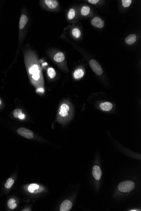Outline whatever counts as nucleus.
<instances>
[{
	"instance_id": "a878e982",
	"label": "nucleus",
	"mask_w": 141,
	"mask_h": 211,
	"mask_svg": "<svg viewBox=\"0 0 141 211\" xmlns=\"http://www.w3.org/2000/svg\"><path fill=\"white\" fill-rule=\"evenodd\" d=\"M1 104V100H0V105Z\"/></svg>"
},
{
	"instance_id": "f8f14e48",
	"label": "nucleus",
	"mask_w": 141,
	"mask_h": 211,
	"mask_svg": "<svg viewBox=\"0 0 141 211\" xmlns=\"http://www.w3.org/2000/svg\"><path fill=\"white\" fill-rule=\"evenodd\" d=\"M137 40V36L134 34H131L127 36L125 38V42L128 45H131L134 43Z\"/></svg>"
},
{
	"instance_id": "6ab92c4d",
	"label": "nucleus",
	"mask_w": 141,
	"mask_h": 211,
	"mask_svg": "<svg viewBox=\"0 0 141 211\" xmlns=\"http://www.w3.org/2000/svg\"><path fill=\"white\" fill-rule=\"evenodd\" d=\"M14 180L11 178H9L6 180V182L5 184V187L7 189L10 188L14 184Z\"/></svg>"
},
{
	"instance_id": "4468645a",
	"label": "nucleus",
	"mask_w": 141,
	"mask_h": 211,
	"mask_svg": "<svg viewBox=\"0 0 141 211\" xmlns=\"http://www.w3.org/2000/svg\"><path fill=\"white\" fill-rule=\"evenodd\" d=\"M84 71L82 69H78L73 73V77L76 79H81L84 75Z\"/></svg>"
},
{
	"instance_id": "dca6fc26",
	"label": "nucleus",
	"mask_w": 141,
	"mask_h": 211,
	"mask_svg": "<svg viewBox=\"0 0 141 211\" xmlns=\"http://www.w3.org/2000/svg\"><path fill=\"white\" fill-rule=\"evenodd\" d=\"M16 201L13 199H11L8 201V203H7V205H8V207L10 209H15L16 208L17 205V204L15 203Z\"/></svg>"
},
{
	"instance_id": "9d476101",
	"label": "nucleus",
	"mask_w": 141,
	"mask_h": 211,
	"mask_svg": "<svg viewBox=\"0 0 141 211\" xmlns=\"http://www.w3.org/2000/svg\"><path fill=\"white\" fill-rule=\"evenodd\" d=\"M28 17L26 15H23L21 16L19 22V28L20 30H22L25 27L26 24L28 22Z\"/></svg>"
},
{
	"instance_id": "7ed1b4c3",
	"label": "nucleus",
	"mask_w": 141,
	"mask_h": 211,
	"mask_svg": "<svg viewBox=\"0 0 141 211\" xmlns=\"http://www.w3.org/2000/svg\"><path fill=\"white\" fill-rule=\"evenodd\" d=\"M71 110L70 106L67 103H63L60 106L59 110V115L62 118H65L69 116V112Z\"/></svg>"
},
{
	"instance_id": "0eeeda50",
	"label": "nucleus",
	"mask_w": 141,
	"mask_h": 211,
	"mask_svg": "<svg viewBox=\"0 0 141 211\" xmlns=\"http://www.w3.org/2000/svg\"><path fill=\"white\" fill-rule=\"evenodd\" d=\"M29 71L31 74L33 75V79L36 80H38L40 78V73L38 67L36 65H34L29 69Z\"/></svg>"
},
{
	"instance_id": "f257e3e1",
	"label": "nucleus",
	"mask_w": 141,
	"mask_h": 211,
	"mask_svg": "<svg viewBox=\"0 0 141 211\" xmlns=\"http://www.w3.org/2000/svg\"><path fill=\"white\" fill-rule=\"evenodd\" d=\"M135 185L133 182L125 181L121 182L118 185V189L121 192L129 193L132 191L135 188Z\"/></svg>"
},
{
	"instance_id": "f03ea898",
	"label": "nucleus",
	"mask_w": 141,
	"mask_h": 211,
	"mask_svg": "<svg viewBox=\"0 0 141 211\" xmlns=\"http://www.w3.org/2000/svg\"><path fill=\"white\" fill-rule=\"evenodd\" d=\"M90 65L92 69L97 75H100L103 73V70L100 64L96 60L92 59L89 62Z\"/></svg>"
},
{
	"instance_id": "a211bd4d",
	"label": "nucleus",
	"mask_w": 141,
	"mask_h": 211,
	"mask_svg": "<svg viewBox=\"0 0 141 211\" xmlns=\"http://www.w3.org/2000/svg\"><path fill=\"white\" fill-rule=\"evenodd\" d=\"M48 74L49 76L51 79H53L55 77L56 75V72L54 69L52 67H50L48 69Z\"/></svg>"
},
{
	"instance_id": "6e6552de",
	"label": "nucleus",
	"mask_w": 141,
	"mask_h": 211,
	"mask_svg": "<svg viewBox=\"0 0 141 211\" xmlns=\"http://www.w3.org/2000/svg\"><path fill=\"white\" fill-rule=\"evenodd\" d=\"M93 176L96 180H99L102 175V171L99 166H93L92 171Z\"/></svg>"
},
{
	"instance_id": "aec40b11",
	"label": "nucleus",
	"mask_w": 141,
	"mask_h": 211,
	"mask_svg": "<svg viewBox=\"0 0 141 211\" xmlns=\"http://www.w3.org/2000/svg\"><path fill=\"white\" fill-rule=\"evenodd\" d=\"M72 34L75 38H79L81 36V32L78 28H75L73 30Z\"/></svg>"
},
{
	"instance_id": "423d86ee",
	"label": "nucleus",
	"mask_w": 141,
	"mask_h": 211,
	"mask_svg": "<svg viewBox=\"0 0 141 211\" xmlns=\"http://www.w3.org/2000/svg\"><path fill=\"white\" fill-rule=\"evenodd\" d=\"M72 203L68 200H64L60 206V211H69L71 209Z\"/></svg>"
},
{
	"instance_id": "20e7f679",
	"label": "nucleus",
	"mask_w": 141,
	"mask_h": 211,
	"mask_svg": "<svg viewBox=\"0 0 141 211\" xmlns=\"http://www.w3.org/2000/svg\"><path fill=\"white\" fill-rule=\"evenodd\" d=\"M17 132L21 136L28 139H31L34 137V134L33 131L26 128L23 127L19 128L17 129Z\"/></svg>"
},
{
	"instance_id": "f3484780",
	"label": "nucleus",
	"mask_w": 141,
	"mask_h": 211,
	"mask_svg": "<svg viewBox=\"0 0 141 211\" xmlns=\"http://www.w3.org/2000/svg\"><path fill=\"white\" fill-rule=\"evenodd\" d=\"M90 12V8L88 6H84L82 8L81 13L83 16H87Z\"/></svg>"
},
{
	"instance_id": "b1692460",
	"label": "nucleus",
	"mask_w": 141,
	"mask_h": 211,
	"mask_svg": "<svg viewBox=\"0 0 141 211\" xmlns=\"http://www.w3.org/2000/svg\"><path fill=\"white\" fill-rule=\"evenodd\" d=\"M99 0H88V2L90 3H91V4H96L98 2Z\"/></svg>"
},
{
	"instance_id": "5701e85b",
	"label": "nucleus",
	"mask_w": 141,
	"mask_h": 211,
	"mask_svg": "<svg viewBox=\"0 0 141 211\" xmlns=\"http://www.w3.org/2000/svg\"><path fill=\"white\" fill-rule=\"evenodd\" d=\"M122 4L124 7H128L132 3L131 0H122Z\"/></svg>"
},
{
	"instance_id": "ddd939ff",
	"label": "nucleus",
	"mask_w": 141,
	"mask_h": 211,
	"mask_svg": "<svg viewBox=\"0 0 141 211\" xmlns=\"http://www.w3.org/2000/svg\"><path fill=\"white\" fill-rule=\"evenodd\" d=\"M54 60L57 62H61L64 60V54L61 52H59L55 55Z\"/></svg>"
},
{
	"instance_id": "4be33fe9",
	"label": "nucleus",
	"mask_w": 141,
	"mask_h": 211,
	"mask_svg": "<svg viewBox=\"0 0 141 211\" xmlns=\"http://www.w3.org/2000/svg\"><path fill=\"white\" fill-rule=\"evenodd\" d=\"M22 114V111L19 109H17L15 110L13 112V115L15 118H18L19 116Z\"/></svg>"
},
{
	"instance_id": "39448f33",
	"label": "nucleus",
	"mask_w": 141,
	"mask_h": 211,
	"mask_svg": "<svg viewBox=\"0 0 141 211\" xmlns=\"http://www.w3.org/2000/svg\"><path fill=\"white\" fill-rule=\"evenodd\" d=\"M92 25L93 26L98 27V28H103L104 25V21L102 19L98 17H95L92 19L91 22Z\"/></svg>"
},
{
	"instance_id": "1a4fd4ad",
	"label": "nucleus",
	"mask_w": 141,
	"mask_h": 211,
	"mask_svg": "<svg viewBox=\"0 0 141 211\" xmlns=\"http://www.w3.org/2000/svg\"><path fill=\"white\" fill-rule=\"evenodd\" d=\"M99 107L102 110L104 111H109L113 108V106L112 103L108 102H102L100 104Z\"/></svg>"
},
{
	"instance_id": "9b49d317",
	"label": "nucleus",
	"mask_w": 141,
	"mask_h": 211,
	"mask_svg": "<svg viewBox=\"0 0 141 211\" xmlns=\"http://www.w3.org/2000/svg\"><path fill=\"white\" fill-rule=\"evenodd\" d=\"M45 4L49 8L51 9H54L56 8L58 5V3L55 0H46L44 1Z\"/></svg>"
},
{
	"instance_id": "2eb2a0df",
	"label": "nucleus",
	"mask_w": 141,
	"mask_h": 211,
	"mask_svg": "<svg viewBox=\"0 0 141 211\" xmlns=\"http://www.w3.org/2000/svg\"><path fill=\"white\" fill-rule=\"evenodd\" d=\"M39 188V185L36 184H32L28 187V190L31 193H34L35 191L38 190Z\"/></svg>"
},
{
	"instance_id": "412c9836",
	"label": "nucleus",
	"mask_w": 141,
	"mask_h": 211,
	"mask_svg": "<svg viewBox=\"0 0 141 211\" xmlns=\"http://www.w3.org/2000/svg\"><path fill=\"white\" fill-rule=\"evenodd\" d=\"M75 16V11L73 9H70L68 13V17L69 19H72Z\"/></svg>"
},
{
	"instance_id": "393cba45",
	"label": "nucleus",
	"mask_w": 141,
	"mask_h": 211,
	"mask_svg": "<svg viewBox=\"0 0 141 211\" xmlns=\"http://www.w3.org/2000/svg\"><path fill=\"white\" fill-rule=\"evenodd\" d=\"M25 115L23 114H22L21 115V116H19V117L18 118H19V119H24V118H25Z\"/></svg>"
}]
</instances>
